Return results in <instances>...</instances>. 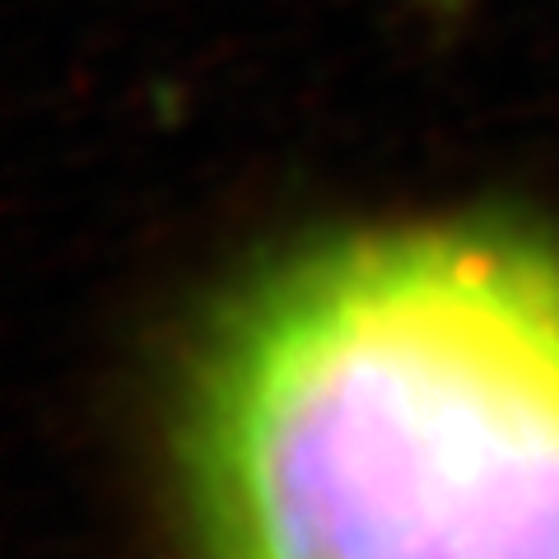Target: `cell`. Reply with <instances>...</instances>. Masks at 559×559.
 <instances>
[{"instance_id":"cell-1","label":"cell","mask_w":559,"mask_h":559,"mask_svg":"<svg viewBox=\"0 0 559 559\" xmlns=\"http://www.w3.org/2000/svg\"><path fill=\"white\" fill-rule=\"evenodd\" d=\"M178 462L197 559H559V248L396 229L266 275Z\"/></svg>"}]
</instances>
